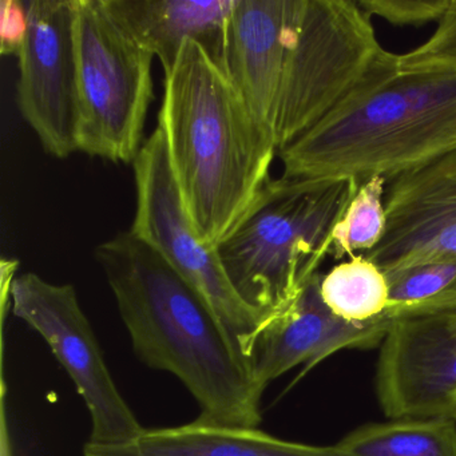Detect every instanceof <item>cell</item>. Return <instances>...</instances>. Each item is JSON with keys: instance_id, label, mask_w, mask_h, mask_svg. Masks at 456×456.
Here are the masks:
<instances>
[{"instance_id": "obj_16", "label": "cell", "mask_w": 456, "mask_h": 456, "mask_svg": "<svg viewBox=\"0 0 456 456\" xmlns=\"http://www.w3.org/2000/svg\"><path fill=\"white\" fill-rule=\"evenodd\" d=\"M320 295L335 316L364 324L386 316L389 284L375 263L357 255L322 274Z\"/></svg>"}, {"instance_id": "obj_17", "label": "cell", "mask_w": 456, "mask_h": 456, "mask_svg": "<svg viewBox=\"0 0 456 456\" xmlns=\"http://www.w3.org/2000/svg\"><path fill=\"white\" fill-rule=\"evenodd\" d=\"M391 319L456 311V260L435 261L386 273Z\"/></svg>"}, {"instance_id": "obj_10", "label": "cell", "mask_w": 456, "mask_h": 456, "mask_svg": "<svg viewBox=\"0 0 456 456\" xmlns=\"http://www.w3.org/2000/svg\"><path fill=\"white\" fill-rule=\"evenodd\" d=\"M376 391L389 419H452L456 311L394 320L381 341Z\"/></svg>"}, {"instance_id": "obj_3", "label": "cell", "mask_w": 456, "mask_h": 456, "mask_svg": "<svg viewBox=\"0 0 456 456\" xmlns=\"http://www.w3.org/2000/svg\"><path fill=\"white\" fill-rule=\"evenodd\" d=\"M159 125L183 208L202 241L217 248L272 180L273 138L226 69L194 41L165 76Z\"/></svg>"}, {"instance_id": "obj_7", "label": "cell", "mask_w": 456, "mask_h": 456, "mask_svg": "<svg viewBox=\"0 0 456 456\" xmlns=\"http://www.w3.org/2000/svg\"><path fill=\"white\" fill-rule=\"evenodd\" d=\"M133 169L135 213L130 232L151 245L199 292L249 365L253 341L265 320L240 297L217 248L205 244L197 233L183 208L159 125L143 143Z\"/></svg>"}, {"instance_id": "obj_2", "label": "cell", "mask_w": 456, "mask_h": 456, "mask_svg": "<svg viewBox=\"0 0 456 456\" xmlns=\"http://www.w3.org/2000/svg\"><path fill=\"white\" fill-rule=\"evenodd\" d=\"M94 256L138 359L186 387L199 420L258 427L263 394L199 292L130 231L98 245Z\"/></svg>"}, {"instance_id": "obj_8", "label": "cell", "mask_w": 456, "mask_h": 456, "mask_svg": "<svg viewBox=\"0 0 456 456\" xmlns=\"http://www.w3.org/2000/svg\"><path fill=\"white\" fill-rule=\"evenodd\" d=\"M10 308L42 336L73 380L92 418L90 443L119 444L145 429L114 383L73 285L28 272L12 281Z\"/></svg>"}, {"instance_id": "obj_14", "label": "cell", "mask_w": 456, "mask_h": 456, "mask_svg": "<svg viewBox=\"0 0 456 456\" xmlns=\"http://www.w3.org/2000/svg\"><path fill=\"white\" fill-rule=\"evenodd\" d=\"M84 456H343L335 444L288 442L258 427L196 420L178 427L143 429L119 444L87 442Z\"/></svg>"}, {"instance_id": "obj_9", "label": "cell", "mask_w": 456, "mask_h": 456, "mask_svg": "<svg viewBox=\"0 0 456 456\" xmlns=\"http://www.w3.org/2000/svg\"><path fill=\"white\" fill-rule=\"evenodd\" d=\"M28 12V39L18 55V109L45 151L65 159L78 151L76 0H31Z\"/></svg>"}, {"instance_id": "obj_20", "label": "cell", "mask_w": 456, "mask_h": 456, "mask_svg": "<svg viewBox=\"0 0 456 456\" xmlns=\"http://www.w3.org/2000/svg\"><path fill=\"white\" fill-rule=\"evenodd\" d=\"M370 18H381L389 25L420 26L439 23L451 0H357Z\"/></svg>"}, {"instance_id": "obj_13", "label": "cell", "mask_w": 456, "mask_h": 456, "mask_svg": "<svg viewBox=\"0 0 456 456\" xmlns=\"http://www.w3.org/2000/svg\"><path fill=\"white\" fill-rule=\"evenodd\" d=\"M236 0H105L117 22L169 74L188 41L225 68L229 25Z\"/></svg>"}, {"instance_id": "obj_6", "label": "cell", "mask_w": 456, "mask_h": 456, "mask_svg": "<svg viewBox=\"0 0 456 456\" xmlns=\"http://www.w3.org/2000/svg\"><path fill=\"white\" fill-rule=\"evenodd\" d=\"M78 151L133 164L154 98V55L110 14L105 0H76Z\"/></svg>"}, {"instance_id": "obj_12", "label": "cell", "mask_w": 456, "mask_h": 456, "mask_svg": "<svg viewBox=\"0 0 456 456\" xmlns=\"http://www.w3.org/2000/svg\"><path fill=\"white\" fill-rule=\"evenodd\" d=\"M322 273L314 274L297 297L277 316L264 322L256 335L249 370L256 388L264 394L280 376L303 365L297 380L341 349L381 344L394 319L356 324L335 316L320 295Z\"/></svg>"}, {"instance_id": "obj_22", "label": "cell", "mask_w": 456, "mask_h": 456, "mask_svg": "<svg viewBox=\"0 0 456 456\" xmlns=\"http://www.w3.org/2000/svg\"><path fill=\"white\" fill-rule=\"evenodd\" d=\"M452 419H453V420H456V403H455V405H453Z\"/></svg>"}, {"instance_id": "obj_19", "label": "cell", "mask_w": 456, "mask_h": 456, "mask_svg": "<svg viewBox=\"0 0 456 456\" xmlns=\"http://www.w3.org/2000/svg\"><path fill=\"white\" fill-rule=\"evenodd\" d=\"M402 70L420 68L456 69V0L437 23L435 33L420 46L399 55Z\"/></svg>"}, {"instance_id": "obj_1", "label": "cell", "mask_w": 456, "mask_h": 456, "mask_svg": "<svg viewBox=\"0 0 456 456\" xmlns=\"http://www.w3.org/2000/svg\"><path fill=\"white\" fill-rule=\"evenodd\" d=\"M225 69L277 154L400 70L357 0H236Z\"/></svg>"}, {"instance_id": "obj_5", "label": "cell", "mask_w": 456, "mask_h": 456, "mask_svg": "<svg viewBox=\"0 0 456 456\" xmlns=\"http://www.w3.org/2000/svg\"><path fill=\"white\" fill-rule=\"evenodd\" d=\"M360 185L354 180L272 178L249 215L218 245L234 289L265 322L319 273L333 228Z\"/></svg>"}, {"instance_id": "obj_4", "label": "cell", "mask_w": 456, "mask_h": 456, "mask_svg": "<svg viewBox=\"0 0 456 456\" xmlns=\"http://www.w3.org/2000/svg\"><path fill=\"white\" fill-rule=\"evenodd\" d=\"M456 153V69L402 70L282 149V177L387 181Z\"/></svg>"}, {"instance_id": "obj_21", "label": "cell", "mask_w": 456, "mask_h": 456, "mask_svg": "<svg viewBox=\"0 0 456 456\" xmlns=\"http://www.w3.org/2000/svg\"><path fill=\"white\" fill-rule=\"evenodd\" d=\"M28 34V2L2 0L0 2V53L18 55L25 46Z\"/></svg>"}, {"instance_id": "obj_11", "label": "cell", "mask_w": 456, "mask_h": 456, "mask_svg": "<svg viewBox=\"0 0 456 456\" xmlns=\"http://www.w3.org/2000/svg\"><path fill=\"white\" fill-rule=\"evenodd\" d=\"M386 212L383 239L362 255L384 273L456 260V153L392 180Z\"/></svg>"}, {"instance_id": "obj_15", "label": "cell", "mask_w": 456, "mask_h": 456, "mask_svg": "<svg viewBox=\"0 0 456 456\" xmlns=\"http://www.w3.org/2000/svg\"><path fill=\"white\" fill-rule=\"evenodd\" d=\"M335 445L343 456H456V420L391 419L360 427Z\"/></svg>"}, {"instance_id": "obj_18", "label": "cell", "mask_w": 456, "mask_h": 456, "mask_svg": "<svg viewBox=\"0 0 456 456\" xmlns=\"http://www.w3.org/2000/svg\"><path fill=\"white\" fill-rule=\"evenodd\" d=\"M386 183L384 178L373 177L360 185L333 228L328 257L351 258L378 247L387 229Z\"/></svg>"}]
</instances>
